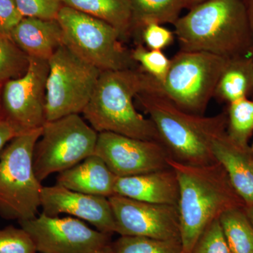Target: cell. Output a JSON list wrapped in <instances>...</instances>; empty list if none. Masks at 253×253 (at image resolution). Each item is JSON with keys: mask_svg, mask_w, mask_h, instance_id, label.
I'll list each match as a JSON object with an SVG mask.
<instances>
[{"mask_svg": "<svg viewBox=\"0 0 253 253\" xmlns=\"http://www.w3.org/2000/svg\"><path fill=\"white\" fill-rule=\"evenodd\" d=\"M179 188L178 211L181 253H192L200 236L223 213L246 207L219 163L207 166L183 164L169 157Z\"/></svg>", "mask_w": 253, "mask_h": 253, "instance_id": "6da1fadb", "label": "cell"}, {"mask_svg": "<svg viewBox=\"0 0 253 253\" xmlns=\"http://www.w3.org/2000/svg\"><path fill=\"white\" fill-rule=\"evenodd\" d=\"M149 91H163L161 84L140 67L101 71L83 115L98 133L161 142L154 123L134 104L137 95Z\"/></svg>", "mask_w": 253, "mask_h": 253, "instance_id": "7a4b0ae2", "label": "cell"}, {"mask_svg": "<svg viewBox=\"0 0 253 253\" xmlns=\"http://www.w3.org/2000/svg\"><path fill=\"white\" fill-rule=\"evenodd\" d=\"M173 26L182 51H204L228 59L251 54V29L243 0H206Z\"/></svg>", "mask_w": 253, "mask_h": 253, "instance_id": "3957f363", "label": "cell"}, {"mask_svg": "<svg viewBox=\"0 0 253 253\" xmlns=\"http://www.w3.org/2000/svg\"><path fill=\"white\" fill-rule=\"evenodd\" d=\"M136 98L154 123L171 158L190 166L217 163L211 140L226 130V112L211 117L191 114L176 106L163 91L141 93Z\"/></svg>", "mask_w": 253, "mask_h": 253, "instance_id": "277c9868", "label": "cell"}, {"mask_svg": "<svg viewBox=\"0 0 253 253\" xmlns=\"http://www.w3.org/2000/svg\"><path fill=\"white\" fill-rule=\"evenodd\" d=\"M42 127L26 131L0 152V217L28 220L37 217L43 186L33 166V153Z\"/></svg>", "mask_w": 253, "mask_h": 253, "instance_id": "5b68a950", "label": "cell"}, {"mask_svg": "<svg viewBox=\"0 0 253 253\" xmlns=\"http://www.w3.org/2000/svg\"><path fill=\"white\" fill-rule=\"evenodd\" d=\"M56 20L62 28L64 45L100 71L139 67L131 51L123 45L121 33L109 23L63 5Z\"/></svg>", "mask_w": 253, "mask_h": 253, "instance_id": "8992f818", "label": "cell"}, {"mask_svg": "<svg viewBox=\"0 0 253 253\" xmlns=\"http://www.w3.org/2000/svg\"><path fill=\"white\" fill-rule=\"evenodd\" d=\"M163 94L178 108L204 116L228 59L204 51L179 50L172 58Z\"/></svg>", "mask_w": 253, "mask_h": 253, "instance_id": "52a82bcc", "label": "cell"}, {"mask_svg": "<svg viewBox=\"0 0 253 253\" xmlns=\"http://www.w3.org/2000/svg\"><path fill=\"white\" fill-rule=\"evenodd\" d=\"M97 132L79 114L46 122L33 153V166L42 181L94 155Z\"/></svg>", "mask_w": 253, "mask_h": 253, "instance_id": "ba28073f", "label": "cell"}, {"mask_svg": "<svg viewBox=\"0 0 253 253\" xmlns=\"http://www.w3.org/2000/svg\"><path fill=\"white\" fill-rule=\"evenodd\" d=\"M46 121L83 113L101 71L61 46L48 61Z\"/></svg>", "mask_w": 253, "mask_h": 253, "instance_id": "9c48e42d", "label": "cell"}, {"mask_svg": "<svg viewBox=\"0 0 253 253\" xmlns=\"http://www.w3.org/2000/svg\"><path fill=\"white\" fill-rule=\"evenodd\" d=\"M21 77L2 83L1 118L20 132L42 127L46 121V85L49 63L31 59Z\"/></svg>", "mask_w": 253, "mask_h": 253, "instance_id": "30bf717a", "label": "cell"}, {"mask_svg": "<svg viewBox=\"0 0 253 253\" xmlns=\"http://www.w3.org/2000/svg\"><path fill=\"white\" fill-rule=\"evenodd\" d=\"M41 253H91L110 245L111 234L94 230L76 218L38 217L18 221Z\"/></svg>", "mask_w": 253, "mask_h": 253, "instance_id": "8fae6325", "label": "cell"}, {"mask_svg": "<svg viewBox=\"0 0 253 253\" xmlns=\"http://www.w3.org/2000/svg\"><path fill=\"white\" fill-rule=\"evenodd\" d=\"M95 155L117 176L138 175L169 168L168 150L160 141L143 140L116 133H99Z\"/></svg>", "mask_w": 253, "mask_h": 253, "instance_id": "7c38bea8", "label": "cell"}, {"mask_svg": "<svg viewBox=\"0 0 253 253\" xmlns=\"http://www.w3.org/2000/svg\"><path fill=\"white\" fill-rule=\"evenodd\" d=\"M109 200L116 233L120 235L180 240L177 206L150 204L117 194L110 196Z\"/></svg>", "mask_w": 253, "mask_h": 253, "instance_id": "4fadbf2b", "label": "cell"}, {"mask_svg": "<svg viewBox=\"0 0 253 253\" xmlns=\"http://www.w3.org/2000/svg\"><path fill=\"white\" fill-rule=\"evenodd\" d=\"M43 213L56 217L71 214L88 221L106 234L116 233V222L109 198L71 191L63 186H43L41 194Z\"/></svg>", "mask_w": 253, "mask_h": 253, "instance_id": "5bb4252c", "label": "cell"}, {"mask_svg": "<svg viewBox=\"0 0 253 253\" xmlns=\"http://www.w3.org/2000/svg\"><path fill=\"white\" fill-rule=\"evenodd\" d=\"M115 194L155 204L178 206L179 188L171 168L138 175L117 176Z\"/></svg>", "mask_w": 253, "mask_h": 253, "instance_id": "9a60e30c", "label": "cell"}, {"mask_svg": "<svg viewBox=\"0 0 253 253\" xmlns=\"http://www.w3.org/2000/svg\"><path fill=\"white\" fill-rule=\"evenodd\" d=\"M213 156L225 169L233 187L246 204H253V152L243 149L229 139L226 130L212 136Z\"/></svg>", "mask_w": 253, "mask_h": 253, "instance_id": "2e32d148", "label": "cell"}, {"mask_svg": "<svg viewBox=\"0 0 253 253\" xmlns=\"http://www.w3.org/2000/svg\"><path fill=\"white\" fill-rule=\"evenodd\" d=\"M11 39L28 57L44 61L64 45L62 28L56 19L23 18L11 33Z\"/></svg>", "mask_w": 253, "mask_h": 253, "instance_id": "e0dca14e", "label": "cell"}, {"mask_svg": "<svg viewBox=\"0 0 253 253\" xmlns=\"http://www.w3.org/2000/svg\"><path fill=\"white\" fill-rule=\"evenodd\" d=\"M116 178L104 161L94 154L60 172L57 184L83 194L109 198L115 195Z\"/></svg>", "mask_w": 253, "mask_h": 253, "instance_id": "ac0fdd59", "label": "cell"}, {"mask_svg": "<svg viewBox=\"0 0 253 253\" xmlns=\"http://www.w3.org/2000/svg\"><path fill=\"white\" fill-rule=\"evenodd\" d=\"M253 93V58L251 55L227 60L218 80L214 97L220 102H234Z\"/></svg>", "mask_w": 253, "mask_h": 253, "instance_id": "d6986e66", "label": "cell"}, {"mask_svg": "<svg viewBox=\"0 0 253 253\" xmlns=\"http://www.w3.org/2000/svg\"><path fill=\"white\" fill-rule=\"evenodd\" d=\"M68 6L109 23L122 38L132 30V8L130 0H60Z\"/></svg>", "mask_w": 253, "mask_h": 253, "instance_id": "ffe728a7", "label": "cell"}, {"mask_svg": "<svg viewBox=\"0 0 253 253\" xmlns=\"http://www.w3.org/2000/svg\"><path fill=\"white\" fill-rule=\"evenodd\" d=\"M132 30L139 35L146 25L155 23L174 25L184 8V0H130Z\"/></svg>", "mask_w": 253, "mask_h": 253, "instance_id": "44dd1931", "label": "cell"}, {"mask_svg": "<svg viewBox=\"0 0 253 253\" xmlns=\"http://www.w3.org/2000/svg\"><path fill=\"white\" fill-rule=\"evenodd\" d=\"M245 208L229 210L219 217L231 253H253V226Z\"/></svg>", "mask_w": 253, "mask_h": 253, "instance_id": "7402d4cb", "label": "cell"}, {"mask_svg": "<svg viewBox=\"0 0 253 253\" xmlns=\"http://www.w3.org/2000/svg\"><path fill=\"white\" fill-rule=\"evenodd\" d=\"M226 114V134L229 139L243 149H250L253 134V100L243 98L230 103Z\"/></svg>", "mask_w": 253, "mask_h": 253, "instance_id": "603a6c76", "label": "cell"}, {"mask_svg": "<svg viewBox=\"0 0 253 253\" xmlns=\"http://www.w3.org/2000/svg\"><path fill=\"white\" fill-rule=\"evenodd\" d=\"M111 246L114 253H181L180 240L121 236Z\"/></svg>", "mask_w": 253, "mask_h": 253, "instance_id": "cb8c5ba5", "label": "cell"}, {"mask_svg": "<svg viewBox=\"0 0 253 253\" xmlns=\"http://www.w3.org/2000/svg\"><path fill=\"white\" fill-rule=\"evenodd\" d=\"M29 62V57L11 38L0 34V83L21 77Z\"/></svg>", "mask_w": 253, "mask_h": 253, "instance_id": "d4e9b609", "label": "cell"}, {"mask_svg": "<svg viewBox=\"0 0 253 253\" xmlns=\"http://www.w3.org/2000/svg\"><path fill=\"white\" fill-rule=\"evenodd\" d=\"M131 56L143 71L161 84L166 79L171 60L163 51L149 49L145 47L143 43H137L131 50Z\"/></svg>", "mask_w": 253, "mask_h": 253, "instance_id": "484cf974", "label": "cell"}, {"mask_svg": "<svg viewBox=\"0 0 253 253\" xmlns=\"http://www.w3.org/2000/svg\"><path fill=\"white\" fill-rule=\"evenodd\" d=\"M36 245L22 228L8 226L0 229V253H36Z\"/></svg>", "mask_w": 253, "mask_h": 253, "instance_id": "4316f807", "label": "cell"}, {"mask_svg": "<svg viewBox=\"0 0 253 253\" xmlns=\"http://www.w3.org/2000/svg\"><path fill=\"white\" fill-rule=\"evenodd\" d=\"M192 253H231L219 219L213 221L200 236Z\"/></svg>", "mask_w": 253, "mask_h": 253, "instance_id": "83f0119b", "label": "cell"}, {"mask_svg": "<svg viewBox=\"0 0 253 253\" xmlns=\"http://www.w3.org/2000/svg\"><path fill=\"white\" fill-rule=\"evenodd\" d=\"M23 18L56 19L63 4L60 0H14Z\"/></svg>", "mask_w": 253, "mask_h": 253, "instance_id": "f1b7e54d", "label": "cell"}, {"mask_svg": "<svg viewBox=\"0 0 253 253\" xmlns=\"http://www.w3.org/2000/svg\"><path fill=\"white\" fill-rule=\"evenodd\" d=\"M174 40V33L158 23L146 25L140 33V42L151 50L163 51L171 45Z\"/></svg>", "mask_w": 253, "mask_h": 253, "instance_id": "f546056e", "label": "cell"}, {"mask_svg": "<svg viewBox=\"0 0 253 253\" xmlns=\"http://www.w3.org/2000/svg\"><path fill=\"white\" fill-rule=\"evenodd\" d=\"M23 18L14 0H0V34L11 38V34Z\"/></svg>", "mask_w": 253, "mask_h": 253, "instance_id": "4dcf8cb0", "label": "cell"}, {"mask_svg": "<svg viewBox=\"0 0 253 253\" xmlns=\"http://www.w3.org/2000/svg\"><path fill=\"white\" fill-rule=\"evenodd\" d=\"M22 134L6 120L0 119V152L15 136Z\"/></svg>", "mask_w": 253, "mask_h": 253, "instance_id": "1f68e13d", "label": "cell"}, {"mask_svg": "<svg viewBox=\"0 0 253 253\" xmlns=\"http://www.w3.org/2000/svg\"><path fill=\"white\" fill-rule=\"evenodd\" d=\"M248 18H249L250 29L251 33V56H253V0H243Z\"/></svg>", "mask_w": 253, "mask_h": 253, "instance_id": "d6a6232c", "label": "cell"}, {"mask_svg": "<svg viewBox=\"0 0 253 253\" xmlns=\"http://www.w3.org/2000/svg\"><path fill=\"white\" fill-rule=\"evenodd\" d=\"M206 0H184V8L185 9H190L196 5L204 2Z\"/></svg>", "mask_w": 253, "mask_h": 253, "instance_id": "836d02e7", "label": "cell"}, {"mask_svg": "<svg viewBox=\"0 0 253 253\" xmlns=\"http://www.w3.org/2000/svg\"><path fill=\"white\" fill-rule=\"evenodd\" d=\"M245 211H246V215L253 226V204L251 206H246Z\"/></svg>", "mask_w": 253, "mask_h": 253, "instance_id": "e575fe53", "label": "cell"}, {"mask_svg": "<svg viewBox=\"0 0 253 253\" xmlns=\"http://www.w3.org/2000/svg\"><path fill=\"white\" fill-rule=\"evenodd\" d=\"M91 253H114V252H113L112 246L110 244L106 247L102 248V249L97 250V251Z\"/></svg>", "mask_w": 253, "mask_h": 253, "instance_id": "d590c367", "label": "cell"}, {"mask_svg": "<svg viewBox=\"0 0 253 253\" xmlns=\"http://www.w3.org/2000/svg\"><path fill=\"white\" fill-rule=\"evenodd\" d=\"M1 88H2V83H0V119H1Z\"/></svg>", "mask_w": 253, "mask_h": 253, "instance_id": "8d00e7d4", "label": "cell"}, {"mask_svg": "<svg viewBox=\"0 0 253 253\" xmlns=\"http://www.w3.org/2000/svg\"><path fill=\"white\" fill-rule=\"evenodd\" d=\"M251 150H252V151L253 152V142L252 145H251Z\"/></svg>", "mask_w": 253, "mask_h": 253, "instance_id": "74e56055", "label": "cell"}, {"mask_svg": "<svg viewBox=\"0 0 253 253\" xmlns=\"http://www.w3.org/2000/svg\"><path fill=\"white\" fill-rule=\"evenodd\" d=\"M252 57L253 58V56H252Z\"/></svg>", "mask_w": 253, "mask_h": 253, "instance_id": "f35d334b", "label": "cell"}]
</instances>
